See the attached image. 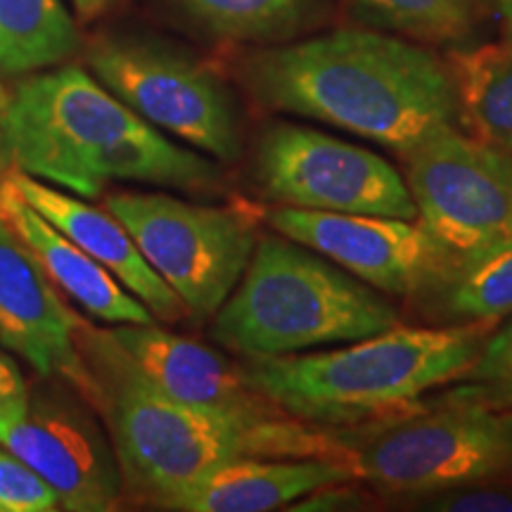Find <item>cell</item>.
<instances>
[{
	"label": "cell",
	"mask_w": 512,
	"mask_h": 512,
	"mask_svg": "<svg viewBox=\"0 0 512 512\" xmlns=\"http://www.w3.org/2000/svg\"><path fill=\"white\" fill-rule=\"evenodd\" d=\"M375 27L434 46H460L477 27V0H349Z\"/></svg>",
	"instance_id": "21"
},
{
	"label": "cell",
	"mask_w": 512,
	"mask_h": 512,
	"mask_svg": "<svg viewBox=\"0 0 512 512\" xmlns=\"http://www.w3.org/2000/svg\"><path fill=\"white\" fill-rule=\"evenodd\" d=\"M79 394L31 396L29 411L0 432V444L22 458L55 491L60 510L107 512L124 494L112 441Z\"/></svg>",
	"instance_id": "12"
},
{
	"label": "cell",
	"mask_w": 512,
	"mask_h": 512,
	"mask_svg": "<svg viewBox=\"0 0 512 512\" xmlns=\"http://www.w3.org/2000/svg\"><path fill=\"white\" fill-rule=\"evenodd\" d=\"M358 482L356 470L330 458H238L181 491L166 510L268 512L290 508L320 486Z\"/></svg>",
	"instance_id": "17"
},
{
	"label": "cell",
	"mask_w": 512,
	"mask_h": 512,
	"mask_svg": "<svg viewBox=\"0 0 512 512\" xmlns=\"http://www.w3.org/2000/svg\"><path fill=\"white\" fill-rule=\"evenodd\" d=\"M494 5L498 19H501L505 41L512 43V0H489Z\"/></svg>",
	"instance_id": "28"
},
{
	"label": "cell",
	"mask_w": 512,
	"mask_h": 512,
	"mask_svg": "<svg viewBox=\"0 0 512 512\" xmlns=\"http://www.w3.org/2000/svg\"><path fill=\"white\" fill-rule=\"evenodd\" d=\"M3 178H8L17 195L29 202L43 219L53 223L100 266H105L138 302L147 306L152 316L178 320L188 313L176 292L147 264L128 230L110 211L91 207L88 202L76 200V195H67L55 185L38 181L22 171L5 169Z\"/></svg>",
	"instance_id": "15"
},
{
	"label": "cell",
	"mask_w": 512,
	"mask_h": 512,
	"mask_svg": "<svg viewBox=\"0 0 512 512\" xmlns=\"http://www.w3.org/2000/svg\"><path fill=\"white\" fill-rule=\"evenodd\" d=\"M266 221L275 233L394 297H425L456 261L418 221L294 207L268 211Z\"/></svg>",
	"instance_id": "11"
},
{
	"label": "cell",
	"mask_w": 512,
	"mask_h": 512,
	"mask_svg": "<svg viewBox=\"0 0 512 512\" xmlns=\"http://www.w3.org/2000/svg\"><path fill=\"white\" fill-rule=\"evenodd\" d=\"M406 503L427 512H512V479L458 486Z\"/></svg>",
	"instance_id": "25"
},
{
	"label": "cell",
	"mask_w": 512,
	"mask_h": 512,
	"mask_svg": "<svg viewBox=\"0 0 512 512\" xmlns=\"http://www.w3.org/2000/svg\"><path fill=\"white\" fill-rule=\"evenodd\" d=\"M247 81L271 110L344 128L401 157L439 128H463L451 67L380 31L339 29L264 50L247 62Z\"/></svg>",
	"instance_id": "2"
},
{
	"label": "cell",
	"mask_w": 512,
	"mask_h": 512,
	"mask_svg": "<svg viewBox=\"0 0 512 512\" xmlns=\"http://www.w3.org/2000/svg\"><path fill=\"white\" fill-rule=\"evenodd\" d=\"M427 311L444 325L498 323L512 313V238L456 259L425 297Z\"/></svg>",
	"instance_id": "18"
},
{
	"label": "cell",
	"mask_w": 512,
	"mask_h": 512,
	"mask_svg": "<svg viewBox=\"0 0 512 512\" xmlns=\"http://www.w3.org/2000/svg\"><path fill=\"white\" fill-rule=\"evenodd\" d=\"M29 401L31 389L17 366L15 354L0 347V432L27 415Z\"/></svg>",
	"instance_id": "26"
},
{
	"label": "cell",
	"mask_w": 512,
	"mask_h": 512,
	"mask_svg": "<svg viewBox=\"0 0 512 512\" xmlns=\"http://www.w3.org/2000/svg\"><path fill=\"white\" fill-rule=\"evenodd\" d=\"M0 105H3V95H0Z\"/></svg>",
	"instance_id": "30"
},
{
	"label": "cell",
	"mask_w": 512,
	"mask_h": 512,
	"mask_svg": "<svg viewBox=\"0 0 512 512\" xmlns=\"http://www.w3.org/2000/svg\"><path fill=\"white\" fill-rule=\"evenodd\" d=\"M112 335L152 382L183 406L245 427H278L292 420L273 401L254 392L219 351L155 323H121Z\"/></svg>",
	"instance_id": "13"
},
{
	"label": "cell",
	"mask_w": 512,
	"mask_h": 512,
	"mask_svg": "<svg viewBox=\"0 0 512 512\" xmlns=\"http://www.w3.org/2000/svg\"><path fill=\"white\" fill-rule=\"evenodd\" d=\"M254 183L283 207L418 221L396 166L318 128L287 121L268 126L254 152Z\"/></svg>",
	"instance_id": "8"
},
{
	"label": "cell",
	"mask_w": 512,
	"mask_h": 512,
	"mask_svg": "<svg viewBox=\"0 0 512 512\" xmlns=\"http://www.w3.org/2000/svg\"><path fill=\"white\" fill-rule=\"evenodd\" d=\"M88 67L147 124L223 164L240 159L238 107L204 64L152 43L107 38L91 50Z\"/></svg>",
	"instance_id": "9"
},
{
	"label": "cell",
	"mask_w": 512,
	"mask_h": 512,
	"mask_svg": "<svg viewBox=\"0 0 512 512\" xmlns=\"http://www.w3.org/2000/svg\"><path fill=\"white\" fill-rule=\"evenodd\" d=\"M79 31L60 0H0V74H29L69 60Z\"/></svg>",
	"instance_id": "20"
},
{
	"label": "cell",
	"mask_w": 512,
	"mask_h": 512,
	"mask_svg": "<svg viewBox=\"0 0 512 512\" xmlns=\"http://www.w3.org/2000/svg\"><path fill=\"white\" fill-rule=\"evenodd\" d=\"M441 399L512 411V313L489 332L475 363Z\"/></svg>",
	"instance_id": "23"
},
{
	"label": "cell",
	"mask_w": 512,
	"mask_h": 512,
	"mask_svg": "<svg viewBox=\"0 0 512 512\" xmlns=\"http://www.w3.org/2000/svg\"><path fill=\"white\" fill-rule=\"evenodd\" d=\"M79 316L62 302L34 254L0 219V344L48 380H64L91 401L93 382L76 349Z\"/></svg>",
	"instance_id": "14"
},
{
	"label": "cell",
	"mask_w": 512,
	"mask_h": 512,
	"mask_svg": "<svg viewBox=\"0 0 512 512\" xmlns=\"http://www.w3.org/2000/svg\"><path fill=\"white\" fill-rule=\"evenodd\" d=\"M463 126L512 157V43L453 55Z\"/></svg>",
	"instance_id": "19"
},
{
	"label": "cell",
	"mask_w": 512,
	"mask_h": 512,
	"mask_svg": "<svg viewBox=\"0 0 512 512\" xmlns=\"http://www.w3.org/2000/svg\"><path fill=\"white\" fill-rule=\"evenodd\" d=\"M368 496L358 489L356 482H339L320 486V489L311 491L294 501L290 510L294 512H354L366 510Z\"/></svg>",
	"instance_id": "27"
},
{
	"label": "cell",
	"mask_w": 512,
	"mask_h": 512,
	"mask_svg": "<svg viewBox=\"0 0 512 512\" xmlns=\"http://www.w3.org/2000/svg\"><path fill=\"white\" fill-rule=\"evenodd\" d=\"M0 162L88 200L112 181L190 192L221 183L207 155L171 143L81 67L34 74L3 98Z\"/></svg>",
	"instance_id": "3"
},
{
	"label": "cell",
	"mask_w": 512,
	"mask_h": 512,
	"mask_svg": "<svg viewBox=\"0 0 512 512\" xmlns=\"http://www.w3.org/2000/svg\"><path fill=\"white\" fill-rule=\"evenodd\" d=\"M60 510L55 491L0 444V512H55Z\"/></svg>",
	"instance_id": "24"
},
{
	"label": "cell",
	"mask_w": 512,
	"mask_h": 512,
	"mask_svg": "<svg viewBox=\"0 0 512 512\" xmlns=\"http://www.w3.org/2000/svg\"><path fill=\"white\" fill-rule=\"evenodd\" d=\"M211 34L235 41H280L309 17L313 0H181Z\"/></svg>",
	"instance_id": "22"
},
{
	"label": "cell",
	"mask_w": 512,
	"mask_h": 512,
	"mask_svg": "<svg viewBox=\"0 0 512 512\" xmlns=\"http://www.w3.org/2000/svg\"><path fill=\"white\" fill-rule=\"evenodd\" d=\"M349 446L358 482L413 498L512 479V411L437 399L373 425L332 430Z\"/></svg>",
	"instance_id": "6"
},
{
	"label": "cell",
	"mask_w": 512,
	"mask_h": 512,
	"mask_svg": "<svg viewBox=\"0 0 512 512\" xmlns=\"http://www.w3.org/2000/svg\"><path fill=\"white\" fill-rule=\"evenodd\" d=\"M401 325L356 275L285 235H259L240 283L214 313L211 337L240 356H287L356 342Z\"/></svg>",
	"instance_id": "5"
},
{
	"label": "cell",
	"mask_w": 512,
	"mask_h": 512,
	"mask_svg": "<svg viewBox=\"0 0 512 512\" xmlns=\"http://www.w3.org/2000/svg\"><path fill=\"white\" fill-rule=\"evenodd\" d=\"M72 3L83 19H93L110 8L112 0H72Z\"/></svg>",
	"instance_id": "29"
},
{
	"label": "cell",
	"mask_w": 512,
	"mask_h": 512,
	"mask_svg": "<svg viewBox=\"0 0 512 512\" xmlns=\"http://www.w3.org/2000/svg\"><path fill=\"white\" fill-rule=\"evenodd\" d=\"M74 339L93 382L88 403L105 422L133 501L166 510L190 484L238 458H330L354 467L337 432L297 418L278 427L214 418L164 394L112 330L79 316Z\"/></svg>",
	"instance_id": "1"
},
{
	"label": "cell",
	"mask_w": 512,
	"mask_h": 512,
	"mask_svg": "<svg viewBox=\"0 0 512 512\" xmlns=\"http://www.w3.org/2000/svg\"><path fill=\"white\" fill-rule=\"evenodd\" d=\"M185 311L211 318L240 283L259 230L242 204H195L164 192H112L102 202Z\"/></svg>",
	"instance_id": "7"
},
{
	"label": "cell",
	"mask_w": 512,
	"mask_h": 512,
	"mask_svg": "<svg viewBox=\"0 0 512 512\" xmlns=\"http://www.w3.org/2000/svg\"><path fill=\"white\" fill-rule=\"evenodd\" d=\"M0 219L15 230L19 240L34 254L36 264L55 285V290L74 299L88 316L105 323H155V316L138 302L114 275L88 256L53 223L17 195V190L0 178Z\"/></svg>",
	"instance_id": "16"
},
{
	"label": "cell",
	"mask_w": 512,
	"mask_h": 512,
	"mask_svg": "<svg viewBox=\"0 0 512 512\" xmlns=\"http://www.w3.org/2000/svg\"><path fill=\"white\" fill-rule=\"evenodd\" d=\"M418 223L456 259L512 238V157L460 126L434 131L406 157Z\"/></svg>",
	"instance_id": "10"
},
{
	"label": "cell",
	"mask_w": 512,
	"mask_h": 512,
	"mask_svg": "<svg viewBox=\"0 0 512 512\" xmlns=\"http://www.w3.org/2000/svg\"><path fill=\"white\" fill-rule=\"evenodd\" d=\"M496 325H396L335 351L247 356L238 366L254 392L292 418L351 430L411 413L422 394L463 377Z\"/></svg>",
	"instance_id": "4"
}]
</instances>
